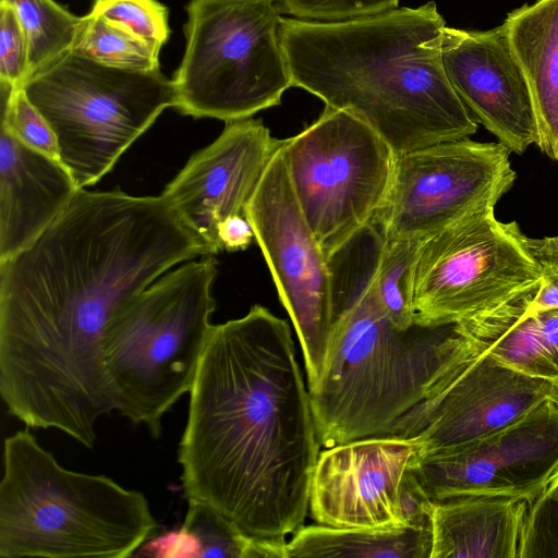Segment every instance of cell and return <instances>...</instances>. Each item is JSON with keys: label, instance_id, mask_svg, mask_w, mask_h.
Listing matches in <instances>:
<instances>
[{"label": "cell", "instance_id": "obj_4", "mask_svg": "<svg viewBox=\"0 0 558 558\" xmlns=\"http://www.w3.org/2000/svg\"><path fill=\"white\" fill-rule=\"evenodd\" d=\"M385 243L372 221L328 257L331 333L323 374L308 390L325 447L385 435L462 345L456 324L402 330L391 323L376 287Z\"/></svg>", "mask_w": 558, "mask_h": 558}, {"label": "cell", "instance_id": "obj_1", "mask_svg": "<svg viewBox=\"0 0 558 558\" xmlns=\"http://www.w3.org/2000/svg\"><path fill=\"white\" fill-rule=\"evenodd\" d=\"M209 255L161 196L80 189L0 262V395L27 427L86 448L116 411L101 340L111 317L170 268Z\"/></svg>", "mask_w": 558, "mask_h": 558}, {"label": "cell", "instance_id": "obj_28", "mask_svg": "<svg viewBox=\"0 0 558 558\" xmlns=\"http://www.w3.org/2000/svg\"><path fill=\"white\" fill-rule=\"evenodd\" d=\"M90 13L121 23L158 51L170 35L168 9L157 0H95Z\"/></svg>", "mask_w": 558, "mask_h": 558}, {"label": "cell", "instance_id": "obj_16", "mask_svg": "<svg viewBox=\"0 0 558 558\" xmlns=\"http://www.w3.org/2000/svg\"><path fill=\"white\" fill-rule=\"evenodd\" d=\"M418 451L415 441L389 435L327 447L319 452L312 475V518L337 529L408 526L401 495Z\"/></svg>", "mask_w": 558, "mask_h": 558}, {"label": "cell", "instance_id": "obj_13", "mask_svg": "<svg viewBox=\"0 0 558 558\" xmlns=\"http://www.w3.org/2000/svg\"><path fill=\"white\" fill-rule=\"evenodd\" d=\"M553 386L474 351L462 337L424 398L385 435L415 441L417 457L449 452L517 422L549 399Z\"/></svg>", "mask_w": 558, "mask_h": 558}, {"label": "cell", "instance_id": "obj_29", "mask_svg": "<svg viewBox=\"0 0 558 558\" xmlns=\"http://www.w3.org/2000/svg\"><path fill=\"white\" fill-rule=\"evenodd\" d=\"M0 124L29 147L59 159L54 133L22 87L1 83Z\"/></svg>", "mask_w": 558, "mask_h": 558}, {"label": "cell", "instance_id": "obj_32", "mask_svg": "<svg viewBox=\"0 0 558 558\" xmlns=\"http://www.w3.org/2000/svg\"><path fill=\"white\" fill-rule=\"evenodd\" d=\"M535 257L541 267V286L532 307L534 310L558 307V255Z\"/></svg>", "mask_w": 558, "mask_h": 558}, {"label": "cell", "instance_id": "obj_11", "mask_svg": "<svg viewBox=\"0 0 558 558\" xmlns=\"http://www.w3.org/2000/svg\"><path fill=\"white\" fill-rule=\"evenodd\" d=\"M510 150L469 137L396 156L391 186L375 220L386 240L425 239L496 205L515 181Z\"/></svg>", "mask_w": 558, "mask_h": 558}, {"label": "cell", "instance_id": "obj_33", "mask_svg": "<svg viewBox=\"0 0 558 558\" xmlns=\"http://www.w3.org/2000/svg\"><path fill=\"white\" fill-rule=\"evenodd\" d=\"M218 239L222 251L235 252L245 250L255 235L245 215H232L218 226Z\"/></svg>", "mask_w": 558, "mask_h": 558}, {"label": "cell", "instance_id": "obj_6", "mask_svg": "<svg viewBox=\"0 0 558 558\" xmlns=\"http://www.w3.org/2000/svg\"><path fill=\"white\" fill-rule=\"evenodd\" d=\"M217 260L206 255L163 274L121 307L101 340L116 411L154 438L196 377L214 325Z\"/></svg>", "mask_w": 558, "mask_h": 558}, {"label": "cell", "instance_id": "obj_5", "mask_svg": "<svg viewBox=\"0 0 558 558\" xmlns=\"http://www.w3.org/2000/svg\"><path fill=\"white\" fill-rule=\"evenodd\" d=\"M0 557L125 558L155 537L145 495L63 468L26 428L3 441Z\"/></svg>", "mask_w": 558, "mask_h": 558}, {"label": "cell", "instance_id": "obj_34", "mask_svg": "<svg viewBox=\"0 0 558 558\" xmlns=\"http://www.w3.org/2000/svg\"><path fill=\"white\" fill-rule=\"evenodd\" d=\"M527 245L534 256L558 255V235L532 239L527 236Z\"/></svg>", "mask_w": 558, "mask_h": 558}, {"label": "cell", "instance_id": "obj_24", "mask_svg": "<svg viewBox=\"0 0 558 558\" xmlns=\"http://www.w3.org/2000/svg\"><path fill=\"white\" fill-rule=\"evenodd\" d=\"M0 1L15 10L27 35L26 81L73 50L83 24V16L72 14L54 0Z\"/></svg>", "mask_w": 558, "mask_h": 558}, {"label": "cell", "instance_id": "obj_7", "mask_svg": "<svg viewBox=\"0 0 558 558\" xmlns=\"http://www.w3.org/2000/svg\"><path fill=\"white\" fill-rule=\"evenodd\" d=\"M186 12L178 111L229 122L281 104L292 80L275 0H190Z\"/></svg>", "mask_w": 558, "mask_h": 558}, {"label": "cell", "instance_id": "obj_14", "mask_svg": "<svg viewBox=\"0 0 558 558\" xmlns=\"http://www.w3.org/2000/svg\"><path fill=\"white\" fill-rule=\"evenodd\" d=\"M410 466L433 501L464 495L531 499L558 470V408L547 399L509 426L459 449L416 454Z\"/></svg>", "mask_w": 558, "mask_h": 558}, {"label": "cell", "instance_id": "obj_30", "mask_svg": "<svg viewBox=\"0 0 558 558\" xmlns=\"http://www.w3.org/2000/svg\"><path fill=\"white\" fill-rule=\"evenodd\" d=\"M275 3L280 14L308 21L338 22L395 10L399 0H275Z\"/></svg>", "mask_w": 558, "mask_h": 558}, {"label": "cell", "instance_id": "obj_22", "mask_svg": "<svg viewBox=\"0 0 558 558\" xmlns=\"http://www.w3.org/2000/svg\"><path fill=\"white\" fill-rule=\"evenodd\" d=\"M181 527L144 546L156 557L288 558L286 538H262L243 532L211 506L190 500Z\"/></svg>", "mask_w": 558, "mask_h": 558}, {"label": "cell", "instance_id": "obj_19", "mask_svg": "<svg viewBox=\"0 0 558 558\" xmlns=\"http://www.w3.org/2000/svg\"><path fill=\"white\" fill-rule=\"evenodd\" d=\"M541 281L458 323L466 343L519 373L558 381V307L534 310Z\"/></svg>", "mask_w": 558, "mask_h": 558}, {"label": "cell", "instance_id": "obj_31", "mask_svg": "<svg viewBox=\"0 0 558 558\" xmlns=\"http://www.w3.org/2000/svg\"><path fill=\"white\" fill-rule=\"evenodd\" d=\"M28 72V39L15 12L0 1V83L22 87Z\"/></svg>", "mask_w": 558, "mask_h": 558}, {"label": "cell", "instance_id": "obj_35", "mask_svg": "<svg viewBox=\"0 0 558 558\" xmlns=\"http://www.w3.org/2000/svg\"><path fill=\"white\" fill-rule=\"evenodd\" d=\"M549 400L558 408V381L554 383Z\"/></svg>", "mask_w": 558, "mask_h": 558}, {"label": "cell", "instance_id": "obj_3", "mask_svg": "<svg viewBox=\"0 0 558 558\" xmlns=\"http://www.w3.org/2000/svg\"><path fill=\"white\" fill-rule=\"evenodd\" d=\"M434 1L338 22L280 19L292 86L374 130L396 155L476 133L442 63Z\"/></svg>", "mask_w": 558, "mask_h": 558}, {"label": "cell", "instance_id": "obj_10", "mask_svg": "<svg viewBox=\"0 0 558 558\" xmlns=\"http://www.w3.org/2000/svg\"><path fill=\"white\" fill-rule=\"evenodd\" d=\"M541 281V267L517 221L482 207L421 242L415 324H456Z\"/></svg>", "mask_w": 558, "mask_h": 558}, {"label": "cell", "instance_id": "obj_17", "mask_svg": "<svg viewBox=\"0 0 558 558\" xmlns=\"http://www.w3.org/2000/svg\"><path fill=\"white\" fill-rule=\"evenodd\" d=\"M441 54L453 89L499 143L518 155L536 143L532 96L504 23L487 31L446 26Z\"/></svg>", "mask_w": 558, "mask_h": 558}, {"label": "cell", "instance_id": "obj_15", "mask_svg": "<svg viewBox=\"0 0 558 558\" xmlns=\"http://www.w3.org/2000/svg\"><path fill=\"white\" fill-rule=\"evenodd\" d=\"M282 144L260 119L226 122L221 134L194 154L160 194L209 255L222 251L218 226L229 216L244 215Z\"/></svg>", "mask_w": 558, "mask_h": 558}, {"label": "cell", "instance_id": "obj_12", "mask_svg": "<svg viewBox=\"0 0 558 558\" xmlns=\"http://www.w3.org/2000/svg\"><path fill=\"white\" fill-rule=\"evenodd\" d=\"M244 215L299 338L310 390L323 374L331 333L330 270L295 198L282 146Z\"/></svg>", "mask_w": 558, "mask_h": 558}, {"label": "cell", "instance_id": "obj_20", "mask_svg": "<svg viewBox=\"0 0 558 558\" xmlns=\"http://www.w3.org/2000/svg\"><path fill=\"white\" fill-rule=\"evenodd\" d=\"M527 500L464 495L434 501L430 558H519Z\"/></svg>", "mask_w": 558, "mask_h": 558}, {"label": "cell", "instance_id": "obj_23", "mask_svg": "<svg viewBox=\"0 0 558 558\" xmlns=\"http://www.w3.org/2000/svg\"><path fill=\"white\" fill-rule=\"evenodd\" d=\"M432 527L337 529L300 526L287 542L288 558H430Z\"/></svg>", "mask_w": 558, "mask_h": 558}, {"label": "cell", "instance_id": "obj_21", "mask_svg": "<svg viewBox=\"0 0 558 558\" xmlns=\"http://www.w3.org/2000/svg\"><path fill=\"white\" fill-rule=\"evenodd\" d=\"M504 25L532 96L535 145L558 161V0H535L517 8Z\"/></svg>", "mask_w": 558, "mask_h": 558}, {"label": "cell", "instance_id": "obj_26", "mask_svg": "<svg viewBox=\"0 0 558 558\" xmlns=\"http://www.w3.org/2000/svg\"><path fill=\"white\" fill-rule=\"evenodd\" d=\"M422 241L386 240L376 271L380 302L399 329L415 324L414 279Z\"/></svg>", "mask_w": 558, "mask_h": 558}, {"label": "cell", "instance_id": "obj_27", "mask_svg": "<svg viewBox=\"0 0 558 558\" xmlns=\"http://www.w3.org/2000/svg\"><path fill=\"white\" fill-rule=\"evenodd\" d=\"M519 558H558V470L527 500Z\"/></svg>", "mask_w": 558, "mask_h": 558}, {"label": "cell", "instance_id": "obj_8", "mask_svg": "<svg viewBox=\"0 0 558 558\" xmlns=\"http://www.w3.org/2000/svg\"><path fill=\"white\" fill-rule=\"evenodd\" d=\"M54 133L78 189L97 183L177 99L160 70L104 65L70 51L22 86Z\"/></svg>", "mask_w": 558, "mask_h": 558}, {"label": "cell", "instance_id": "obj_2", "mask_svg": "<svg viewBox=\"0 0 558 558\" xmlns=\"http://www.w3.org/2000/svg\"><path fill=\"white\" fill-rule=\"evenodd\" d=\"M189 395L178 448L186 500L255 537L293 534L320 442L287 320L255 304L214 325Z\"/></svg>", "mask_w": 558, "mask_h": 558}, {"label": "cell", "instance_id": "obj_9", "mask_svg": "<svg viewBox=\"0 0 558 558\" xmlns=\"http://www.w3.org/2000/svg\"><path fill=\"white\" fill-rule=\"evenodd\" d=\"M282 153L299 206L328 258L384 207L397 155L367 124L329 106L283 140Z\"/></svg>", "mask_w": 558, "mask_h": 558}, {"label": "cell", "instance_id": "obj_25", "mask_svg": "<svg viewBox=\"0 0 558 558\" xmlns=\"http://www.w3.org/2000/svg\"><path fill=\"white\" fill-rule=\"evenodd\" d=\"M72 51L104 65L122 70H159L160 51L121 23L90 12L83 16Z\"/></svg>", "mask_w": 558, "mask_h": 558}, {"label": "cell", "instance_id": "obj_18", "mask_svg": "<svg viewBox=\"0 0 558 558\" xmlns=\"http://www.w3.org/2000/svg\"><path fill=\"white\" fill-rule=\"evenodd\" d=\"M78 190L58 158L29 147L0 124V262L35 240Z\"/></svg>", "mask_w": 558, "mask_h": 558}]
</instances>
